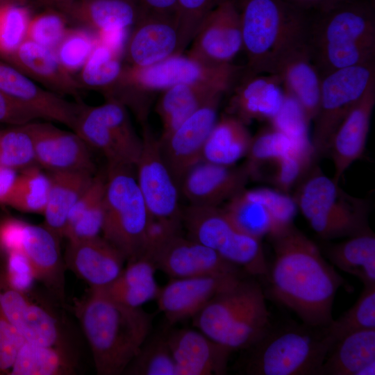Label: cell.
Listing matches in <instances>:
<instances>
[{
	"mask_svg": "<svg viewBox=\"0 0 375 375\" xmlns=\"http://www.w3.org/2000/svg\"><path fill=\"white\" fill-rule=\"evenodd\" d=\"M274 262L267 277V295L294 312L301 322L326 326L338 289L344 279L320 248L294 225L269 238Z\"/></svg>",
	"mask_w": 375,
	"mask_h": 375,
	"instance_id": "cell-1",
	"label": "cell"
},
{
	"mask_svg": "<svg viewBox=\"0 0 375 375\" xmlns=\"http://www.w3.org/2000/svg\"><path fill=\"white\" fill-rule=\"evenodd\" d=\"M77 317L99 375H119L151 333L153 315L89 294L78 303Z\"/></svg>",
	"mask_w": 375,
	"mask_h": 375,
	"instance_id": "cell-2",
	"label": "cell"
},
{
	"mask_svg": "<svg viewBox=\"0 0 375 375\" xmlns=\"http://www.w3.org/2000/svg\"><path fill=\"white\" fill-rule=\"evenodd\" d=\"M306 43L321 76L339 69L375 62L372 2L352 0L310 17Z\"/></svg>",
	"mask_w": 375,
	"mask_h": 375,
	"instance_id": "cell-3",
	"label": "cell"
},
{
	"mask_svg": "<svg viewBox=\"0 0 375 375\" xmlns=\"http://www.w3.org/2000/svg\"><path fill=\"white\" fill-rule=\"evenodd\" d=\"M239 10L244 72L273 74L280 60L306 40L307 12L283 0H235Z\"/></svg>",
	"mask_w": 375,
	"mask_h": 375,
	"instance_id": "cell-4",
	"label": "cell"
},
{
	"mask_svg": "<svg viewBox=\"0 0 375 375\" xmlns=\"http://www.w3.org/2000/svg\"><path fill=\"white\" fill-rule=\"evenodd\" d=\"M246 276L216 294L192 319L193 326L232 352L254 344L272 326L261 285Z\"/></svg>",
	"mask_w": 375,
	"mask_h": 375,
	"instance_id": "cell-5",
	"label": "cell"
},
{
	"mask_svg": "<svg viewBox=\"0 0 375 375\" xmlns=\"http://www.w3.org/2000/svg\"><path fill=\"white\" fill-rule=\"evenodd\" d=\"M327 326L272 324L248 350L244 372L249 375H319L333 344Z\"/></svg>",
	"mask_w": 375,
	"mask_h": 375,
	"instance_id": "cell-6",
	"label": "cell"
},
{
	"mask_svg": "<svg viewBox=\"0 0 375 375\" xmlns=\"http://www.w3.org/2000/svg\"><path fill=\"white\" fill-rule=\"evenodd\" d=\"M243 69L244 67L233 63L208 65L180 53L147 67H124L117 92L135 115H145L148 114V104L144 99L146 93L163 92L180 84H208L231 90Z\"/></svg>",
	"mask_w": 375,
	"mask_h": 375,
	"instance_id": "cell-7",
	"label": "cell"
},
{
	"mask_svg": "<svg viewBox=\"0 0 375 375\" xmlns=\"http://www.w3.org/2000/svg\"><path fill=\"white\" fill-rule=\"evenodd\" d=\"M294 198L310 228L324 240L372 231L367 200L344 192L318 167L308 174Z\"/></svg>",
	"mask_w": 375,
	"mask_h": 375,
	"instance_id": "cell-8",
	"label": "cell"
},
{
	"mask_svg": "<svg viewBox=\"0 0 375 375\" xmlns=\"http://www.w3.org/2000/svg\"><path fill=\"white\" fill-rule=\"evenodd\" d=\"M149 221L135 167L108 165L102 237L119 251L126 261L140 258Z\"/></svg>",
	"mask_w": 375,
	"mask_h": 375,
	"instance_id": "cell-9",
	"label": "cell"
},
{
	"mask_svg": "<svg viewBox=\"0 0 375 375\" xmlns=\"http://www.w3.org/2000/svg\"><path fill=\"white\" fill-rule=\"evenodd\" d=\"M182 224L188 237L216 251L253 277L267 278L269 266L261 240L238 229L221 206L188 205Z\"/></svg>",
	"mask_w": 375,
	"mask_h": 375,
	"instance_id": "cell-10",
	"label": "cell"
},
{
	"mask_svg": "<svg viewBox=\"0 0 375 375\" xmlns=\"http://www.w3.org/2000/svg\"><path fill=\"white\" fill-rule=\"evenodd\" d=\"M375 78V62L342 68L322 77L319 104L311 141L316 155L328 151L340 123Z\"/></svg>",
	"mask_w": 375,
	"mask_h": 375,
	"instance_id": "cell-11",
	"label": "cell"
},
{
	"mask_svg": "<svg viewBox=\"0 0 375 375\" xmlns=\"http://www.w3.org/2000/svg\"><path fill=\"white\" fill-rule=\"evenodd\" d=\"M142 127V151L135 171L150 218L182 224L178 186L165 162L159 139L155 137L148 124Z\"/></svg>",
	"mask_w": 375,
	"mask_h": 375,
	"instance_id": "cell-12",
	"label": "cell"
},
{
	"mask_svg": "<svg viewBox=\"0 0 375 375\" xmlns=\"http://www.w3.org/2000/svg\"><path fill=\"white\" fill-rule=\"evenodd\" d=\"M0 307L6 318L31 344L69 351L56 317L24 290L12 286L1 267Z\"/></svg>",
	"mask_w": 375,
	"mask_h": 375,
	"instance_id": "cell-13",
	"label": "cell"
},
{
	"mask_svg": "<svg viewBox=\"0 0 375 375\" xmlns=\"http://www.w3.org/2000/svg\"><path fill=\"white\" fill-rule=\"evenodd\" d=\"M188 55L208 65L232 63L242 50L239 10L235 0H222L205 17Z\"/></svg>",
	"mask_w": 375,
	"mask_h": 375,
	"instance_id": "cell-14",
	"label": "cell"
},
{
	"mask_svg": "<svg viewBox=\"0 0 375 375\" xmlns=\"http://www.w3.org/2000/svg\"><path fill=\"white\" fill-rule=\"evenodd\" d=\"M222 98L211 100L167 137L158 138L165 162L178 187L188 172L203 160V147L218 119Z\"/></svg>",
	"mask_w": 375,
	"mask_h": 375,
	"instance_id": "cell-15",
	"label": "cell"
},
{
	"mask_svg": "<svg viewBox=\"0 0 375 375\" xmlns=\"http://www.w3.org/2000/svg\"><path fill=\"white\" fill-rule=\"evenodd\" d=\"M149 260L171 278L246 274L214 250L181 233L161 245Z\"/></svg>",
	"mask_w": 375,
	"mask_h": 375,
	"instance_id": "cell-16",
	"label": "cell"
},
{
	"mask_svg": "<svg viewBox=\"0 0 375 375\" xmlns=\"http://www.w3.org/2000/svg\"><path fill=\"white\" fill-rule=\"evenodd\" d=\"M247 274L206 275L171 280L160 288L156 301L168 326L192 319L216 294Z\"/></svg>",
	"mask_w": 375,
	"mask_h": 375,
	"instance_id": "cell-17",
	"label": "cell"
},
{
	"mask_svg": "<svg viewBox=\"0 0 375 375\" xmlns=\"http://www.w3.org/2000/svg\"><path fill=\"white\" fill-rule=\"evenodd\" d=\"M26 125L33 140L37 164L50 172L94 173L90 147L77 133L49 123L32 122Z\"/></svg>",
	"mask_w": 375,
	"mask_h": 375,
	"instance_id": "cell-18",
	"label": "cell"
},
{
	"mask_svg": "<svg viewBox=\"0 0 375 375\" xmlns=\"http://www.w3.org/2000/svg\"><path fill=\"white\" fill-rule=\"evenodd\" d=\"M250 178L244 164L226 166L202 160L188 172L178 188L189 205L219 207L243 190Z\"/></svg>",
	"mask_w": 375,
	"mask_h": 375,
	"instance_id": "cell-19",
	"label": "cell"
},
{
	"mask_svg": "<svg viewBox=\"0 0 375 375\" xmlns=\"http://www.w3.org/2000/svg\"><path fill=\"white\" fill-rule=\"evenodd\" d=\"M125 45L128 66L144 67L183 53L176 17L145 14Z\"/></svg>",
	"mask_w": 375,
	"mask_h": 375,
	"instance_id": "cell-20",
	"label": "cell"
},
{
	"mask_svg": "<svg viewBox=\"0 0 375 375\" xmlns=\"http://www.w3.org/2000/svg\"><path fill=\"white\" fill-rule=\"evenodd\" d=\"M176 375L226 374L232 351L199 330L167 329Z\"/></svg>",
	"mask_w": 375,
	"mask_h": 375,
	"instance_id": "cell-21",
	"label": "cell"
},
{
	"mask_svg": "<svg viewBox=\"0 0 375 375\" xmlns=\"http://www.w3.org/2000/svg\"><path fill=\"white\" fill-rule=\"evenodd\" d=\"M0 91L36 112L40 119L59 122L74 131L81 105L38 86L22 72L0 60Z\"/></svg>",
	"mask_w": 375,
	"mask_h": 375,
	"instance_id": "cell-22",
	"label": "cell"
},
{
	"mask_svg": "<svg viewBox=\"0 0 375 375\" xmlns=\"http://www.w3.org/2000/svg\"><path fill=\"white\" fill-rule=\"evenodd\" d=\"M230 91L232 94L225 112L245 124L253 120L269 122L278 112L285 99L276 76L251 74L244 69Z\"/></svg>",
	"mask_w": 375,
	"mask_h": 375,
	"instance_id": "cell-23",
	"label": "cell"
},
{
	"mask_svg": "<svg viewBox=\"0 0 375 375\" xmlns=\"http://www.w3.org/2000/svg\"><path fill=\"white\" fill-rule=\"evenodd\" d=\"M60 239L47 227L23 222L17 251L27 260L33 278L57 298L65 297L64 259Z\"/></svg>",
	"mask_w": 375,
	"mask_h": 375,
	"instance_id": "cell-24",
	"label": "cell"
},
{
	"mask_svg": "<svg viewBox=\"0 0 375 375\" xmlns=\"http://www.w3.org/2000/svg\"><path fill=\"white\" fill-rule=\"evenodd\" d=\"M375 105V78L333 133L328 148L334 166L333 180L339 183L343 174L365 150Z\"/></svg>",
	"mask_w": 375,
	"mask_h": 375,
	"instance_id": "cell-25",
	"label": "cell"
},
{
	"mask_svg": "<svg viewBox=\"0 0 375 375\" xmlns=\"http://www.w3.org/2000/svg\"><path fill=\"white\" fill-rule=\"evenodd\" d=\"M66 19L97 32L126 30L146 13L137 0H46Z\"/></svg>",
	"mask_w": 375,
	"mask_h": 375,
	"instance_id": "cell-26",
	"label": "cell"
},
{
	"mask_svg": "<svg viewBox=\"0 0 375 375\" xmlns=\"http://www.w3.org/2000/svg\"><path fill=\"white\" fill-rule=\"evenodd\" d=\"M125 257L102 236L68 242L65 265L90 287L113 281L124 268Z\"/></svg>",
	"mask_w": 375,
	"mask_h": 375,
	"instance_id": "cell-27",
	"label": "cell"
},
{
	"mask_svg": "<svg viewBox=\"0 0 375 375\" xmlns=\"http://www.w3.org/2000/svg\"><path fill=\"white\" fill-rule=\"evenodd\" d=\"M273 75L279 78L285 93L313 121L319 108L322 76L312 60L306 40L286 53Z\"/></svg>",
	"mask_w": 375,
	"mask_h": 375,
	"instance_id": "cell-28",
	"label": "cell"
},
{
	"mask_svg": "<svg viewBox=\"0 0 375 375\" xmlns=\"http://www.w3.org/2000/svg\"><path fill=\"white\" fill-rule=\"evenodd\" d=\"M3 60L49 90L79 100V83L60 64L54 51L26 38L12 54Z\"/></svg>",
	"mask_w": 375,
	"mask_h": 375,
	"instance_id": "cell-29",
	"label": "cell"
},
{
	"mask_svg": "<svg viewBox=\"0 0 375 375\" xmlns=\"http://www.w3.org/2000/svg\"><path fill=\"white\" fill-rule=\"evenodd\" d=\"M156 271L153 264L146 258L128 260L113 281L90 287V293L128 306L142 307L156 299L158 292Z\"/></svg>",
	"mask_w": 375,
	"mask_h": 375,
	"instance_id": "cell-30",
	"label": "cell"
},
{
	"mask_svg": "<svg viewBox=\"0 0 375 375\" xmlns=\"http://www.w3.org/2000/svg\"><path fill=\"white\" fill-rule=\"evenodd\" d=\"M375 374V328L350 333L329 350L319 375Z\"/></svg>",
	"mask_w": 375,
	"mask_h": 375,
	"instance_id": "cell-31",
	"label": "cell"
},
{
	"mask_svg": "<svg viewBox=\"0 0 375 375\" xmlns=\"http://www.w3.org/2000/svg\"><path fill=\"white\" fill-rule=\"evenodd\" d=\"M229 91L208 84H180L163 91L156 106L162 125L159 139L169 135L199 108Z\"/></svg>",
	"mask_w": 375,
	"mask_h": 375,
	"instance_id": "cell-32",
	"label": "cell"
},
{
	"mask_svg": "<svg viewBox=\"0 0 375 375\" xmlns=\"http://www.w3.org/2000/svg\"><path fill=\"white\" fill-rule=\"evenodd\" d=\"M94 176V173L88 171L50 172L44 226L60 240L63 238L70 210L91 185Z\"/></svg>",
	"mask_w": 375,
	"mask_h": 375,
	"instance_id": "cell-33",
	"label": "cell"
},
{
	"mask_svg": "<svg viewBox=\"0 0 375 375\" xmlns=\"http://www.w3.org/2000/svg\"><path fill=\"white\" fill-rule=\"evenodd\" d=\"M247 124L227 112L218 117L203 150V160L231 166L246 157L252 141Z\"/></svg>",
	"mask_w": 375,
	"mask_h": 375,
	"instance_id": "cell-34",
	"label": "cell"
},
{
	"mask_svg": "<svg viewBox=\"0 0 375 375\" xmlns=\"http://www.w3.org/2000/svg\"><path fill=\"white\" fill-rule=\"evenodd\" d=\"M324 253L333 265L358 278L364 287L375 285V235L372 230L326 246Z\"/></svg>",
	"mask_w": 375,
	"mask_h": 375,
	"instance_id": "cell-35",
	"label": "cell"
},
{
	"mask_svg": "<svg viewBox=\"0 0 375 375\" xmlns=\"http://www.w3.org/2000/svg\"><path fill=\"white\" fill-rule=\"evenodd\" d=\"M92 108L106 126L126 163L135 167L140 156L142 141L132 126L126 107L116 99H107L103 104Z\"/></svg>",
	"mask_w": 375,
	"mask_h": 375,
	"instance_id": "cell-36",
	"label": "cell"
},
{
	"mask_svg": "<svg viewBox=\"0 0 375 375\" xmlns=\"http://www.w3.org/2000/svg\"><path fill=\"white\" fill-rule=\"evenodd\" d=\"M245 188L221 207L231 222L242 232L262 240L274 233L272 218L267 208L249 197Z\"/></svg>",
	"mask_w": 375,
	"mask_h": 375,
	"instance_id": "cell-37",
	"label": "cell"
},
{
	"mask_svg": "<svg viewBox=\"0 0 375 375\" xmlns=\"http://www.w3.org/2000/svg\"><path fill=\"white\" fill-rule=\"evenodd\" d=\"M50 190V178L37 165L17 175L6 205L24 212L42 214Z\"/></svg>",
	"mask_w": 375,
	"mask_h": 375,
	"instance_id": "cell-38",
	"label": "cell"
},
{
	"mask_svg": "<svg viewBox=\"0 0 375 375\" xmlns=\"http://www.w3.org/2000/svg\"><path fill=\"white\" fill-rule=\"evenodd\" d=\"M117 53L97 39L94 49L81 69L79 81L81 85L103 93L114 87L124 69Z\"/></svg>",
	"mask_w": 375,
	"mask_h": 375,
	"instance_id": "cell-39",
	"label": "cell"
},
{
	"mask_svg": "<svg viewBox=\"0 0 375 375\" xmlns=\"http://www.w3.org/2000/svg\"><path fill=\"white\" fill-rule=\"evenodd\" d=\"M124 374L176 375L175 363L167 340V329L149 335Z\"/></svg>",
	"mask_w": 375,
	"mask_h": 375,
	"instance_id": "cell-40",
	"label": "cell"
},
{
	"mask_svg": "<svg viewBox=\"0 0 375 375\" xmlns=\"http://www.w3.org/2000/svg\"><path fill=\"white\" fill-rule=\"evenodd\" d=\"M293 151L314 155L301 151L288 136L270 126L252 138L244 165L251 178H256L262 166Z\"/></svg>",
	"mask_w": 375,
	"mask_h": 375,
	"instance_id": "cell-41",
	"label": "cell"
},
{
	"mask_svg": "<svg viewBox=\"0 0 375 375\" xmlns=\"http://www.w3.org/2000/svg\"><path fill=\"white\" fill-rule=\"evenodd\" d=\"M375 328V285L364 287L356 302L342 315L332 319L327 329L334 343L362 330Z\"/></svg>",
	"mask_w": 375,
	"mask_h": 375,
	"instance_id": "cell-42",
	"label": "cell"
},
{
	"mask_svg": "<svg viewBox=\"0 0 375 375\" xmlns=\"http://www.w3.org/2000/svg\"><path fill=\"white\" fill-rule=\"evenodd\" d=\"M269 122L272 127L288 136L299 149L316 156L309 133L311 122L292 97L285 93L280 110Z\"/></svg>",
	"mask_w": 375,
	"mask_h": 375,
	"instance_id": "cell-43",
	"label": "cell"
},
{
	"mask_svg": "<svg viewBox=\"0 0 375 375\" xmlns=\"http://www.w3.org/2000/svg\"><path fill=\"white\" fill-rule=\"evenodd\" d=\"M26 124L0 131L1 165L15 170L36 165L33 140Z\"/></svg>",
	"mask_w": 375,
	"mask_h": 375,
	"instance_id": "cell-44",
	"label": "cell"
},
{
	"mask_svg": "<svg viewBox=\"0 0 375 375\" xmlns=\"http://www.w3.org/2000/svg\"><path fill=\"white\" fill-rule=\"evenodd\" d=\"M31 18L28 9L19 3L0 8V57L12 54L27 38Z\"/></svg>",
	"mask_w": 375,
	"mask_h": 375,
	"instance_id": "cell-45",
	"label": "cell"
},
{
	"mask_svg": "<svg viewBox=\"0 0 375 375\" xmlns=\"http://www.w3.org/2000/svg\"><path fill=\"white\" fill-rule=\"evenodd\" d=\"M244 191L249 197L261 203L270 214L274 225V233L269 238L294 225L298 210L294 197L277 189L269 188H245Z\"/></svg>",
	"mask_w": 375,
	"mask_h": 375,
	"instance_id": "cell-46",
	"label": "cell"
},
{
	"mask_svg": "<svg viewBox=\"0 0 375 375\" xmlns=\"http://www.w3.org/2000/svg\"><path fill=\"white\" fill-rule=\"evenodd\" d=\"M34 348L6 318L0 307V375H12Z\"/></svg>",
	"mask_w": 375,
	"mask_h": 375,
	"instance_id": "cell-47",
	"label": "cell"
},
{
	"mask_svg": "<svg viewBox=\"0 0 375 375\" xmlns=\"http://www.w3.org/2000/svg\"><path fill=\"white\" fill-rule=\"evenodd\" d=\"M97 43V40L85 31L67 30L54 52L60 64L71 73L83 67Z\"/></svg>",
	"mask_w": 375,
	"mask_h": 375,
	"instance_id": "cell-48",
	"label": "cell"
},
{
	"mask_svg": "<svg viewBox=\"0 0 375 375\" xmlns=\"http://www.w3.org/2000/svg\"><path fill=\"white\" fill-rule=\"evenodd\" d=\"M315 156L293 151L275 160L269 165L274 171L271 176L277 190L288 193L310 169Z\"/></svg>",
	"mask_w": 375,
	"mask_h": 375,
	"instance_id": "cell-49",
	"label": "cell"
},
{
	"mask_svg": "<svg viewBox=\"0 0 375 375\" xmlns=\"http://www.w3.org/2000/svg\"><path fill=\"white\" fill-rule=\"evenodd\" d=\"M67 30L66 17L53 10L40 13L30 20L27 38L55 51Z\"/></svg>",
	"mask_w": 375,
	"mask_h": 375,
	"instance_id": "cell-50",
	"label": "cell"
},
{
	"mask_svg": "<svg viewBox=\"0 0 375 375\" xmlns=\"http://www.w3.org/2000/svg\"><path fill=\"white\" fill-rule=\"evenodd\" d=\"M222 0H177L176 15L181 49L183 52L208 13Z\"/></svg>",
	"mask_w": 375,
	"mask_h": 375,
	"instance_id": "cell-51",
	"label": "cell"
},
{
	"mask_svg": "<svg viewBox=\"0 0 375 375\" xmlns=\"http://www.w3.org/2000/svg\"><path fill=\"white\" fill-rule=\"evenodd\" d=\"M38 119L33 110L0 91V123L19 126Z\"/></svg>",
	"mask_w": 375,
	"mask_h": 375,
	"instance_id": "cell-52",
	"label": "cell"
},
{
	"mask_svg": "<svg viewBox=\"0 0 375 375\" xmlns=\"http://www.w3.org/2000/svg\"><path fill=\"white\" fill-rule=\"evenodd\" d=\"M137 1L146 14L176 17L177 0H137Z\"/></svg>",
	"mask_w": 375,
	"mask_h": 375,
	"instance_id": "cell-53",
	"label": "cell"
},
{
	"mask_svg": "<svg viewBox=\"0 0 375 375\" xmlns=\"http://www.w3.org/2000/svg\"><path fill=\"white\" fill-rule=\"evenodd\" d=\"M305 12H322L352 0H283Z\"/></svg>",
	"mask_w": 375,
	"mask_h": 375,
	"instance_id": "cell-54",
	"label": "cell"
},
{
	"mask_svg": "<svg viewBox=\"0 0 375 375\" xmlns=\"http://www.w3.org/2000/svg\"><path fill=\"white\" fill-rule=\"evenodd\" d=\"M17 176L16 170L0 164V204L6 205Z\"/></svg>",
	"mask_w": 375,
	"mask_h": 375,
	"instance_id": "cell-55",
	"label": "cell"
},
{
	"mask_svg": "<svg viewBox=\"0 0 375 375\" xmlns=\"http://www.w3.org/2000/svg\"><path fill=\"white\" fill-rule=\"evenodd\" d=\"M20 0H0V8L9 3H18Z\"/></svg>",
	"mask_w": 375,
	"mask_h": 375,
	"instance_id": "cell-56",
	"label": "cell"
},
{
	"mask_svg": "<svg viewBox=\"0 0 375 375\" xmlns=\"http://www.w3.org/2000/svg\"><path fill=\"white\" fill-rule=\"evenodd\" d=\"M371 1H372V0H370Z\"/></svg>",
	"mask_w": 375,
	"mask_h": 375,
	"instance_id": "cell-57",
	"label": "cell"
}]
</instances>
